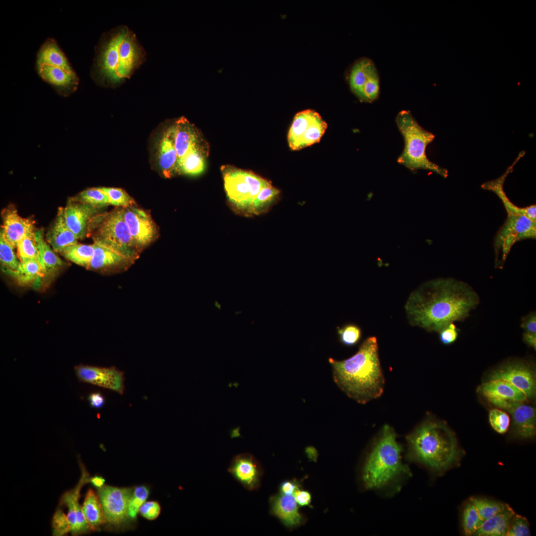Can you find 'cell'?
Here are the masks:
<instances>
[{"instance_id":"5","label":"cell","mask_w":536,"mask_h":536,"mask_svg":"<svg viewBox=\"0 0 536 536\" xmlns=\"http://www.w3.org/2000/svg\"><path fill=\"white\" fill-rule=\"evenodd\" d=\"M401 452L394 430L385 425L363 465L362 480L365 487L383 488L409 475V469L402 462Z\"/></svg>"},{"instance_id":"32","label":"cell","mask_w":536,"mask_h":536,"mask_svg":"<svg viewBox=\"0 0 536 536\" xmlns=\"http://www.w3.org/2000/svg\"><path fill=\"white\" fill-rule=\"evenodd\" d=\"M203 156L199 146L189 151L178 162V173L195 176L202 173L205 169Z\"/></svg>"},{"instance_id":"18","label":"cell","mask_w":536,"mask_h":536,"mask_svg":"<svg viewBox=\"0 0 536 536\" xmlns=\"http://www.w3.org/2000/svg\"><path fill=\"white\" fill-rule=\"evenodd\" d=\"M36 69L41 78L63 96H68L77 88L79 78L73 69L46 64H36Z\"/></svg>"},{"instance_id":"2","label":"cell","mask_w":536,"mask_h":536,"mask_svg":"<svg viewBox=\"0 0 536 536\" xmlns=\"http://www.w3.org/2000/svg\"><path fill=\"white\" fill-rule=\"evenodd\" d=\"M146 60L135 34L125 25L116 26L101 37L91 69L98 84L114 87L131 77Z\"/></svg>"},{"instance_id":"21","label":"cell","mask_w":536,"mask_h":536,"mask_svg":"<svg viewBox=\"0 0 536 536\" xmlns=\"http://www.w3.org/2000/svg\"><path fill=\"white\" fill-rule=\"evenodd\" d=\"M298 506L293 495H286L280 493L270 498L271 513L288 527L298 526L303 522Z\"/></svg>"},{"instance_id":"11","label":"cell","mask_w":536,"mask_h":536,"mask_svg":"<svg viewBox=\"0 0 536 536\" xmlns=\"http://www.w3.org/2000/svg\"><path fill=\"white\" fill-rule=\"evenodd\" d=\"M490 379L507 381L523 392L527 399L535 398V373L531 366L526 362L515 361L505 363L491 373Z\"/></svg>"},{"instance_id":"46","label":"cell","mask_w":536,"mask_h":536,"mask_svg":"<svg viewBox=\"0 0 536 536\" xmlns=\"http://www.w3.org/2000/svg\"><path fill=\"white\" fill-rule=\"evenodd\" d=\"M52 524L54 536H63L70 531L67 516L59 508L54 515Z\"/></svg>"},{"instance_id":"3","label":"cell","mask_w":536,"mask_h":536,"mask_svg":"<svg viewBox=\"0 0 536 536\" xmlns=\"http://www.w3.org/2000/svg\"><path fill=\"white\" fill-rule=\"evenodd\" d=\"M329 361L333 368L335 382L348 397L365 403L383 393L384 379L375 336L363 341L357 352L350 358Z\"/></svg>"},{"instance_id":"19","label":"cell","mask_w":536,"mask_h":536,"mask_svg":"<svg viewBox=\"0 0 536 536\" xmlns=\"http://www.w3.org/2000/svg\"><path fill=\"white\" fill-rule=\"evenodd\" d=\"M2 224L0 232L7 242L15 248L25 236L34 233V221L20 216L13 206L2 211Z\"/></svg>"},{"instance_id":"44","label":"cell","mask_w":536,"mask_h":536,"mask_svg":"<svg viewBox=\"0 0 536 536\" xmlns=\"http://www.w3.org/2000/svg\"><path fill=\"white\" fill-rule=\"evenodd\" d=\"M489 421L493 429L500 434L508 430L510 423L509 415L499 408L491 409L489 413Z\"/></svg>"},{"instance_id":"8","label":"cell","mask_w":536,"mask_h":536,"mask_svg":"<svg viewBox=\"0 0 536 536\" xmlns=\"http://www.w3.org/2000/svg\"><path fill=\"white\" fill-rule=\"evenodd\" d=\"M227 197L238 209H249L256 196L263 188L270 186L266 180L251 173L241 170H231L223 176Z\"/></svg>"},{"instance_id":"10","label":"cell","mask_w":536,"mask_h":536,"mask_svg":"<svg viewBox=\"0 0 536 536\" xmlns=\"http://www.w3.org/2000/svg\"><path fill=\"white\" fill-rule=\"evenodd\" d=\"M131 488L104 485L98 489V496L106 522L117 526L124 523L129 516V505L133 494Z\"/></svg>"},{"instance_id":"33","label":"cell","mask_w":536,"mask_h":536,"mask_svg":"<svg viewBox=\"0 0 536 536\" xmlns=\"http://www.w3.org/2000/svg\"><path fill=\"white\" fill-rule=\"evenodd\" d=\"M95 245L78 244L70 245L60 253L68 260L81 266L87 267L93 256Z\"/></svg>"},{"instance_id":"9","label":"cell","mask_w":536,"mask_h":536,"mask_svg":"<svg viewBox=\"0 0 536 536\" xmlns=\"http://www.w3.org/2000/svg\"><path fill=\"white\" fill-rule=\"evenodd\" d=\"M349 83L353 93L361 101L372 102L379 95L380 80L376 66L372 60L362 58L352 66Z\"/></svg>"},{"instance_id":"26","label":"cell","mask_w":536,"mask_h":536,"mask_svg":"<svg viewBox=\"0 0 536 536\" xmlns=\"http://www.w3.org/2000/svg\"><path fill=\"white\" fill-rule=\"evenodd\" d=\"M174 126L175 146L179 160L198 146V135L193 126L185 117L180 118Z\"/></svg>"},{"instance_id":"37","label":"cell","mask_w":536,"mask_h":536,"mask_svg":"<svg viewBox=\"0 0 536 536\" xmlns=\"http://www.w3.org/2000/svg\"><path fill=\"white\" fill-rule=\"evenodd\" d=\"M70 200L98 208L110 204L108 196L99 188L85 190Z\"/></svg>"},{"instance_id":"16","label":"cell","mask_w":536,"mask_h":536,"mask_svg":"<svg viewBox=\"0 0 536 536\" xmlns=\"http://www.w3.org/2000/svg\"><path fill=\"white\" fill-rule=\"evenodd\" d=\"M98 208L70 200L63 214L68 228L78 239H82L91 231Z\"/></svg>"},{"instance_id":"45","label":"cell","mask_w":536,"mask_h":536,"mask_svg":"<svg viewBox=\"0 0 536 536\" xmlns=\"http://www.w3.org/2000/svg\"><path fill=\"white\" fill-rule=\"evenodd\" d=\"M530 536V525L527 519L515 514L511 521L506 536Z\"/></svg>"},{"instance_id":"39","label":"cell","mask_w":536,"mask_h":536,"mask_svg":"<svg viewBox=\"0 0 536 536\" xmlns=\"http://www.w3.org/2000/svg\"><path fill=\"white\" fill-rule=\"evenodd\" d=\"M462 514L464 533L466 536H472L483 521L481 519L475 507L469 500L466 504Z\"/></svg>"},{"instance_id":"6","label":"cell","mask_w":536,"mask_h":536,"mask_svg":"<svg viewBox=\"0 0 536 536\" xmlns=\"http://www.w3.org/2000/svg\"><path fill=\"white\" fill-rule=\"evenodd\" d=\"M396 121L404 141L398 162L412 170H427L446 178L447 170L430 161L426 155V147L434 140V135L421 127L409 111L399 112Z\"/></svg>"},{"instance_id":"41","label":"cell","mask_w":536,"mask_h":536,"mask_svg":"<svg viewBox=\"0 0 536 536\" xmlns=\"http://www.w3.org/2000/svg\"><path fill=\"white\" fill-rule=\"evenodd\" d=\"M99 189L108 196L110 204L126 208L133 206L135 203L134 199L122 189L111 187H99Z\"/></svg>"},{"instance_id":"38","label":"cell","mask_w":536,"mask_h":536,"mask_svg":"<svg viewBox=\"0 0 536 536\" xmlns=\"http://www.w3.org/2000/svg\"><path fill=\"white\" fill-rule=\"evenodd\" d=\"M475 507L481 519L484 521L502 511L506 503L486 498L472 497L469 500Z\"/></svg>"},{"instance_id":"22","label":"cell","mask_w":536,"mask_h":536,"mask_svg":"<svg viewBox=\"0 0 536 536\" xmlns=\"http://www.w3.org/2000/svg\"><path fill=\"white\" fill-rule=\"evenodd\" d=\"M158 161L159 168L164 177L171 178L178 173V157L175 146L174 125L164 132L159 141Z\"/></svg>"},{"instance_id":"7","label":"cell","mask_w":536,"mask_h":536,"mask_svg":"<svg viewBox=\"0 0 536 536\" xmlns=\"http://www.w3.org/2000/svg\"><path fill=\"white\" fill-rule=\"evenodd\" d=\"M92 229L94 242L105 245L131 260L135 258L137 249L124 219L123 208L97 215L91 231Z\"/></svg>"},{"instance_id":"15","label":"cell","mask_w":536,"mask_h":536,"mask_svg":"<svg viewBox=\"0 0 536 536\" xmlns=\"http://www.w3.org/2000/svg\"><path fill=\"white\" fill-rule=\"evenodd\" d=\"M82 470L81 478L77 485L72 489L66 492L62 496L60 504L68 508L67 519L70 532L73 536L82 534L91 530L79 505L78 499L82 487L90 482L89 474L80 463Z\"/></svg>"},{"instance_id":"55","label":"cell","mask_w":536,"mask_h":536,"mask_svg":"<svg viewBox=\"0 0 536 536\" xmlns=\"http://www.w3.org/2000/svg\"><path fill=\"white\" fill-rule=\"evenodd\" d=\"M307 452L310 458L314 459L317 456L316 451L313 448H309L307 450Z\"/></svg>"},{"instance_id":"14","label":"cell","mask_w":536,"mask_h":536,"mask_svg":"<svg viewBox=\"0 0 536 536\" xmlns=\"http://www.w3.org/2000/svg\"><path fill=\"white\" fill-rule=\"evenodd\" d=\"M125 221L136 249L148 245L156 234L150 216L143 210L133 206L123 208Z\"/></svg>"},{"instance_id":"12","label":"cell","mask_w":536,"mask_h":536,"mask_svg":"<svg viewBox=\"0 0 536 536\" xmlns=\"http://www.w3.org/2000/svg\"><path fill=\"white\" fill-rule=\"evenodd\" d=\"M78 379L84 383L123 394L125 390V377L123 372L115 367H100L80 364L74 367Z\"/></svg>"},{"instance_id":"29","label":"cell","mask_w":536,"mask_h":536,"mask_svg":"<svg viewBox=\"0 0 536 536\" xmlns=\"http://www.w3.org/2000/svg\"><path fill=\"white\" fill-rule=\"evenodd\" d=\"M94 252L87 267L92 269H102L118 266L131 260L102 244L94 242Z\"/></svg>"},{"instance_id":"30","label":"cell","mask_w":536,"mask_h":536,"mask_svg":"<svg viewBox=\"0 0 536 536\" xmlns=\"http://www.w3.org/2000/svg\"><path fill=\"white\" fill-rule=\"evenodd\" d=\"M82 510L91 530H98L106 522L98 496L91 489L87 492Z\"/></svg>"},{"instance_id":"24","label":"cell","mask_w":536,"mask_h":536,"mask_svg":"<svg viewBox=\"0 0 536 536\" xmlns=\"http://www.w3.org/2000/svg\"><path fill=\"white\" fill-rule=\"evenodd\" d=\"M515 514L513 509L507 504L502 511L483 521L472 536H506Z\"/></svg>"},{"instance_id":"47","label":"cell","mask_w":536,"mask_h":536,"mask_svg":"<svg viewBox=\"0 0 536 536\" xmlns=\"http://www.w3.org/2000/svg\"><path fill=\"white\" fill-rule=\"evenodd\" d=\"M438 333L441 342L445 345L454 343L459 336V329L454 323H450Z\"/></svg>"},{"instance_id":"20","label":"cell","mask_w":536,"mask_h":536,"mask_svg":"<svg viewBox=\"0 0 536 536\" xmlns=\"http://www.w3.org/2000/svg\"><path fill=\"white\" fill-rule=\"evenodd\" d=\"M507 411L512 418V431L517 437L531 438L536 432V412L534 407L518 403L511 406Z\"/></svg>"},{"instance_id":"53","label":"cell","mask_w":536,"mask_h":536,"mask_svg":"<svg viewBox=\"0 0 536 536\" xmlns=\"http://www.w3.org/2000/svg\"><path fill=\"white\" fill-rule=\"evenodd\" d=\"M523 340L528 346L536 349V333L524 332L523 334Z\"/></svg>"},{"instance_id":"36","label":"cell","mask_w":536,"mask_h":536,"mask_svg":"<svg viewBox=\"0 0 536 536\" xmlns=\"http://www.w3.org/2000/svg\"><path fill=\"white\" fill-rule=\"evenodd\" d=\"M11 245L7 242L2 232L0 233V261L2 270L8 274L18 268L20 261L14 253Z\"/></svg>"},{"instance_id":"23","label":"cell","mask_w":536,"mask_h":536,"mask_svg":"<svg viewBox=\"0 0 536 536\" xmlns=\"http://www.w3.org/2000/svg\"><path fill=\"white\" fill-rule=\"evenodd\" d=\"M77 240L66 224L62 207H60L54 222L47 233V243L55 252L60 253L66 247L77 243Z\"/></svg>"},{"instance_id":"51","label":"cell","mask_w":536,"mask_h":536,"mask_svg":"<svg viewBox=\"0 0 536 536\" xmlns=\"http://www.w3.org/2000/svg\"><path fill=\"white\" fill-rule=\"evenodd\" d=\"M298 488V485L295 482L290 481H285L281 483L280 493L286 495H292Z\"/></svg>"},{"instance_id":"27","label":"cell","mask_w":536,"mask_h":536,"mask_svg":"<svg viewBox=\"0 0 536 536\" xmlns=\"http://www.w3.org/2000/svg\"><path fill=\"white\" fill-rule=\"evenodd\" d=\"M35 240L39 252V263L44 271L45 277L54 276L62 267V260L45 241L42 230L35 231Z\"/></svg>"},{"instance_id":"35","label":"cell","mask_w":536,"mask_h":536,"mask_svg":"<svg viewBox=\"0 0 536 536\" xmlns=\"http://www.w3.org/2000/svg\"><path fill=\"white\" fill-rule=\"evenodd\" d=\"M327 128V123L317 113L302 137L298 150L319 142Z\"/></svg>"},{"instance_id":"31","label":"cell","mask_w":536,"mask_h":536,"mask_svg":"<svg viewBox=\"0 0 536 536\" xmlns=\"http://www.w3.org/2000/svg\"><path fill=\"white\" fill-rule=\"evenodd\" d=\"M318 113L311 110H304L296 114L288 134L289 147L298 150L299 144L307 129Z\"/></svg>"},{"instance_id":"25","label":"cell","mask_w":536,"mask_h":536,"mask_svg":"<svg viewBox=\"0 0 536 536\" xmlns=\"http://www.w3.org/2000/svg\"><path fill=\"white\" fill-rule=\"evenodd\" d=\"M17 283L22 286H33L38 288L45 274L39 262L36 260L20 261L16 270L8 274Z\"/></svg>"},{"instance_id":"48","label":"cell","mask_w":536,"mask_h":536,"mask_svg":"<svg viewBox=\"0 0 536 536\" xmlns=\"http://www.w3.org/2000/svg\"><path fill=\"white\" fill-rule=\"evenodd\" d=\"M160 506L158 503L149 501L144 503L139 508L141 515L150 520L156 519L160 514Z\"/></svg>"},{"instance_id":"34","label":"cell","mask_w":536,"mask_h":536,"mask_svg":"<svg viewBox=\"0 0 536 536\" xmlns=\"http://www.w3.org/2000/svg\"><path fill=\"white\" fill-rule=\"evenodd\" d=\"M279 191L271 185L263 188L253 201L247 214L259 215L266 212L277 199Z\"/></svg>"},{"instance_id":"13","label":"cell","mask_w":536,"mask_h":536,"mask_svg":"<svg viewBox=\"0 0 536 536\" xmlns=\"http://www.w3.org/2000/svg\"><path fill=\"white\" fill-rule=\"evenodd\" d=\"M479 390L490 403L505 410L515 404L524 402L528 399L518 388L502 379H490L484 383Z\"/></svg>"},{"instance_id":"50","label":"cell","mask_w":536,"mask_h":536,"mask_svg":"<svg viewBox=\"0 0 536 536\" xmlns=\"http://www.w3.org/2000/svg\"><path fill=\"white\" fill-rule=\"evenodd\" d=\"M295 499L299 506L308 505L311 501L310 493L305 490L297 489L293 494Z\"/></svg>"},{"instance_id":"28","label":"cell","mask_w":536,"mask_h":536,"mask_svg":"<svg viewBox=\"0 0 536 536\" xmlns=\"http://www.w3.org/2000/svg\"><path fill=\"white\" fill-rule=\"evenodd\" d=\"M36 64H46L73 69L65 54L52 38L47 39L40 47L37 56Z\"/></svg>"},{"instance_id":"1","label":"cell","mask_w":536,"mask_h":536,"mask_svg":"<svg viewBox=\"0 0 536 536\" xmlns=\"http://www.w3.org/2000/svg\"><path fill=\"white\" fill-rule=\"evenodd\" d=\"M479 303L476 292L468 283L452 278L424 282L409 295L405 305L412 326L439 332L456 321H464Z\"/></svg>"},{"instance_id":"4","label":"cell","mask_w":536,"mask_h":536,"mask_svg":"<svg viewBox=\"0 0 536 536\" xmlns=\"http://www.w3.org/2000/svg\"><path fill=\"white\" fill-rule=\"evenodd\" d=\"M406 439L409 459L435 472L446 470L460 458L454 433L442 422H425Z\"/></svg>"},{"instance_id":"49","label":"cell","mask_w":536,"mask_h":536,"mask_svg":"<svg viewBox=\"0 0 536 536\" xmlns=\"http://www.w3.org/2000/svg\"><path fill=\"white\" fill-rule=\"evenodd\" d=\"M521 327L525 332L536 333V314L532 312L523 317L521 320Z\"/></svg>"},{"instance_id":"54","label":"cell","mask_w":536,"mask_h":536,"mask_svg":"<svg viewBox=\"0 0 536 536\" xmlns=\"http://www.w3.org/2000/svg\"><path fill=\"white\" fill-rule=\"evenodd\" d=\"M105 481V479L99 476H95L94 477L90 478V482H91L94 486L98 488L103 486Z\"/></svg>"},{"instance_id":"52","label":"cell","mask_w":536,"mask_h":536,"mask_svg":"<svg viewBox=\"0 0 536 536\" xmlns=\"http://www.w3.org/2000/svg\"><path fill=\"white\" fill-rule=\"evenodd\" d=\"M90 405L95 408H101L105 403V399L100 393H93L88 397Z\"/></svg>"},{"instance_id":"42","label":"cell","mask_w":536,"mask_h":536,"mask_svg":"<svg viewBox=\"0 0 536 536\" xmlns=\"http://www.w3.org/2000/svg\"><path fill=\"white\" fill-rule=\"evenodd\" d=\"M337 333L340 341L344 345L351 346L355 345L360 339L361 330L357 326L348 324L337 328Z\"/></svg>"},{"instance_id":"17","label":"cell","mask_w":536,"mask_h":536,"mask_svg":"<svg viewBox=\"0 0 536 536\" xmlns=\"http://www.w3.org/2000/svg\"><path fill=\"white\" fill-rule=\"evenodd\" d=\"M228 470L246 489L254 490L259 487L262 470L258 461L251 454L242 453L235 456Z\"/></svg>"},{"instance_id":"40","label":"cell","mask_w":536,"mask_h":536,"mask_svg":"<svg viewBox=\"0 0 536 536\" xmlns=\"http://www.w3.org/2000/svg\"><path fill=\"white\" fill-rule=\"evenodd\" d=\"M16 247L20 261L31 259L39 262V252L35 240V232L23 237L18 243Z\"/></svg>"},{"instance_id":"43","label":"cell","mask_w":536,"mask_h":536,"mask_svg":"<svg viewBox=\"0 0 536 536\" xmlns=\"http://www.w3.org/2000/svg\"><path fill=\"white\" fill-rule=\"evenodd\" d=\"M149 495V489L145 486H138L134 488L129 505V516L132 520L135 519L141 506L144 503Z\"/></svg>"}]
</instances>
